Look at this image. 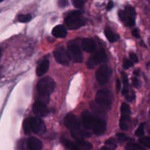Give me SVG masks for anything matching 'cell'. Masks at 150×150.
<instances>
[{
  "instance_id": "6da1fadb",
  "label": "cell",
  "mask_w": 150,
  "mask_h": 150,
  "mask_svg": "<svg viewBox=\"0 0 150 150\" xmlns=\"http://www.w3.org/2000/svg\"><path fill=\"white\" fill-rule=\"evenodd\" d=\"M83 125L87 129H92L96 135H102L106 129V124L105 121L100 118L95 117L88 110H84L81 113Z\"/></svg>"
},
{
  "instance_id": "7a4b0ae2",
  "label": "cell",
  "mask_w": 150,
  "mask_h": 150,
  "mask_svg": "<svg viewBox=\"0 0 150 150\" xmlns=\"http://www.w3.org/2000/svg\"><path fill=\"white\" fill-rule=\"evenodd\" d=\"M64 125L70 129L72 135L78 141H81L83 138L90 136L89 132H86L81 128L79 120L76 116L72 113H69L66 116L64 119Z\"/></svg>"
},
{
  "instance_id": "3957f363",
  "label": "cell",
  "mask_w": 150,
  "mask_h": 150,
  "mask_svg": "<svg viewBox=\"0 0 150 150\" xmlns=\"http://www.w3.org/2000/svg\"><path fill=\"white\" fill-rule=\"evenodd\" d=\"M55 86V82L50 76H45L41 79L37 85V89L39 94V101L46 104L49 101L50 95L54 91Z\"/></svg>"
},
{
  "instance_id": "277c9868",
  "label": "cell",
  "mask_w": 150,
  "mask_h": 150,
  "mask_svg": "<svg viewBox=\"0 0 150 150\" xmlns=\"http://www.w3.org/2000/svg\"><path fill=\"white\" fill-rule=\"evenodd\" d=\"M65 23L69 29H76L85 25L86 19L82 17L80 11H73L66 17Z\"/></svg>"
},
{
  "instance_id": "5b68a950",
  "label": "cell",
  "mask_w": 150,
  "mask_h": 150,
  "mask_svg": "<svg viewBox=\"0 0 150 150\" xmlns=\"http://www.w3.org/2000/svg\"><path fill=\"white\" fill-rule=\"evenodd\" d=\"M95 101L103 110H110L112 103L111 92L108 90H100L97 93Z\"/></svg>"
},
{
  "instance_id": "8992f818",
  "label": "cell",
  "mask_w": 150,
  "mask_h": 150,
  "mask_svg": "<svg viewBox=\"0 0 150 150\" xmlns=\"http://www.w3.org/2000/svg\"><path fill=\"white\" fill-rule=\"evenodd\" d=\"M106 60L107 56L105 50L103 49H100L98 51H95L89 57L87 61V63H86V66H87V67L89 69H92L95 66H96L97 65L100 64L101 63H104L105 61H106Z\"/></svg>"
},
{
  "instance_id": "52a82bcc",
  "label": "cell",
  "mask_w": 150,
  "mask_h": 150,
  "mask_svg": "<svg viewBox=\"0 0 150 150\" xmlns=\"http://www.w3.org/2000/svg\"><path fill=\"white\" fill-rule=\"evenodd\" d=\"M63 144L70 150H91L92 148V144L91 143L81 140L73 142L65 139L63 141Z\"/></svg>"
},
{
  "instance_id": "ba28073f",
  "label": "cell",
  "mask_w": 150,
  "mask_h": 150,
  "mask_svg": "<svg viewBox=\"0 0 150 150\" xmlns=\"http://www.w3.org/2000/svg\"><path fill=\"white\" fill-rule=\"evenodd\" d=\"M111 74H112V70L111 68H109L106 65H103L98 69L96 72L97 80L100 84L103 85L109 80Z\"/></svg>"
},
{
  "instance_id": "9c48e42d",
  "label": "cell",
  "mask_w": 150,
  "mask_h": 150,
  "mask_svg": "<svg viewBox=\"0 0 150 150\" xmlns=\"http://www.w3.org/2000/svg\"><path fill=\"white\" fill-rule=\"evenodd\" d=\"M54 55L56 60L62 65H67L70 62V57L69 53L63 46H59L54 51Z\"/></svg>"
},
{
  "instance_id": "30bf717a",
  "label": "cell",
  "mask_w": 150,
  "mask_h": 150,
  "mask_svg": "<svg viewBox=\"0 0 150 150\" xmlns=\"http://www.w3.org/2000/svg\"><path fill=\"white\" fill-rule=\"evenodd\" d=\"M68 53L70 59L76 63H81L83 61V56H82L81 49L77 44H70L68 46Z\"/></svg>"
},
{
  "instance_id": "8fae6325",
  "label": "cell",
  "mask_w": 150,
  "mask_h": 150,
  "mask_svg": "<svg viewBox=\"0 0 150 150\" xmlns=\"http://www.w3.org/2000/svg\"><path fill=\"white\" fill-rule=\"evenodd\" d=\"M30 122L32 132L35 134L42 135L45 132V125L42 119L38 117L30 118Z\"/></svg>"
},
{
  "instance_id": "7c38bea8",
  "label": "cell",
  "mask_w": 150,
  "mask_h": 150,
  "mask_svg": "<svg viewBox=\"0 0 150 150\" xmlns=\"http://www.w3.org/2000/svg\"><path fill=\"white\" fill-rule=\"evenodd\" d=\"M33 111L36 116L39 117H44L48 115V109L45 103L38 100L33 104Z\"/></svg>"
},
{
  "instance_id": "4fadbf2b",
  "label": "cell",
  "mask_w": 150,
  "mask_h": 150,
  "mask_svg": "<svg viewBox=\"0 0 150 150\" xmlns=\"http://www.w3.org/2000/svg\"><path fill=\"white\" fill-rule=\"evenodd\" d=\"M27 146L30 150H41L42 148V144L40 140L35 137H30L28 139Z\"/></svg>"
},
{
  "instance_id": "5bb4252c",
  "label": "cell",
  "mask_w": 150,
  "mask_h": 150,
  "mask_svg": "<svg viewBox=\"0 0 150 150\" xmlns=\"http://www.w3.org/2000/svg\"><path fill=\"white\" fill-rule=\"evenodd\" d=\"M82 48L86 52H93L96 49V44L92 39L85 38L82 41Z\"/></svg>"
},
{
  "instance_id": "9a60e30c",
  "label": "cell",
  "mask_w": 150,
  "mask_h": 150,
  "mask_svg": "<svg viewBox=\"0 0 150 150\" xmlns=\"http://www.w3.org/2000/svg\"><path fill=\"white\" fill-rule=\"evenodd\" d=\"M52 34L56 38H64L67 35V29L63 25H57L53 29Z\"/></svg>"
},
{
  "instance_id": "2e32d148",
  "label": "cell",
  "mask_w": 150,
  "mask_h": 150,
  "mask_svg": "<svg viewBox=\"0 0 150 150\" xmlns=\"http://www.w3.org/2000/svg\"><path fill=\"white\" fill-rule=\"evenodd\" d=\"M48 68H49V62L48 60H44L43 61L41 62L37 68L36 73L38 76H41L45 74L48 71Z\"/></svg>"
},
{
  "instance_id": "e0dca14e",
  "label": "cell",
  "mask_w": 150,
  "mask_h": 150,
  "mask_svg": "<svg viewBox=\"0 0 150 150\" xmlns=\"http://www.w3.org/2000/svg\"><path fill=\"white\" fill-rule=\"evenodd\" d=\"M105 34L106 38H108L110 42H114L117 41L119 38V35L117 34H115L109 27H106L105 29Z\"/></svg>"
},
{
  "instance_id": "ac0fdd59",
  "label": "cell",
  "mask_w": 150,
  "mask_h": 150,
  "mask_svg": "<svg viewBox=\"0 0 150 150\" xmlns=\"http://www.w3.org/2000/svg\"><path fill=\"white\" fill-rule=\"evenodd\" d=\"M129 119H130V116H126V115H122L121 119H120V128L122 130H127V121H128Z\"/></svg>"
},
{
  "instance_id": "d6986e66",
  "label": "cell",
  "mask_w": 150,
  "mask_h": 150,
  "mask_svg": "<svg viewBox=\"0 0 150 150\" xmlns=\"http://www.w3.org/2000/svg\"><path fill=\"white\" fill-rule=\"evenodd\" d=\"M23 131H24L26 135H29V134H31V132H32V126H31L30 118H28V119H25L23 124Z\"/></svg>"
},
{
  "instance_id": "ffe728a7",
  "label": "cell",
  "mask_w": 150,
  "mask_h": 150,
  "mask_svg": "<svg viewBox=\"0 0 150 150\" xmlns=\"http://www.w3.org/2000/svg\"><path fill=\"white\" fill-rule=\"evenodd\" d=\"M126 150H146L142 146L135 143H128L125 146Z\"/></svg>"
},
{
  "instance_id": "44dd1931",
  "label": "cell",
  "mask_w": 150,
  "mask_h": 150,
  "mask_svg": "<svg viewBox=\"0 0 150 150\" xmlns=\"http://www.w3.org/2000/svg\"><path fill=\"white\" fill-rule=\"evenodd\" d=\"M32 19V16L30 14H21L18 16V21L23 23L29 21Z\"/></svg>"
},
{
  "instance_id": "7402d4cb",
  "label": "cell",
  "mask_w": 150,
  "mask_h": 150,
  "mask_svg": "<svg viewBox=\"0 0 150 150\" xmlns=\"http://www.w3.org/2000/svg\"><path fill=\"white\" fill-rule=\"evenodd\" d=\"M121 113L122 115H126V116H130V106L126 103H123L121 106Z\"/></svg>"
},
{
  "instance_id": "603a6c76",
  "label": "cell",
  "mask_w": 150,
  "mask_h": 150,
  "mask_svg": "<svg viewBox=\"0 0 150 150\" xmlns=\"http://www.w3.org/2000/svg\"><path fill=\"white\" fill-rule=\"evenodd\" d=\"M106 144V146L108 147L111 150H115V149L117 148V142L113 138H110L108 141L105 142Z\"/></svg>"
},
{
  "instance_id": "cb8c5ba5",
  "label": "cell",
  "mask_w": 150,
  "mask_h": 150,
  "mask_svg": "<svg viewBox=\"0 0 150 150\" xmlns=\"http://www.w3.org/2000/svg\"><path fill=\"white\" fill-rule=\"evenodd\" d=\"M139 142L142 144L143 146H144L146 148L150 149V138L149 137H143V138H141L139 139Z\"/></svg>"
},
{
  "instance_id": "d4e9b609",
  "label": "cell",
  "mask_w": 150,
  "mask_h": 150,
  "mask_svg": "<svg viewBox=\"0 0 150 150\" xmlns=\"http://www.w3.org/2000/svg\"><path fill=\"white\" fill-rule=\"evenodd\" d=\"M124 22L125 23V25L127 26H133L135 24V19L133 16H127V19H125Z\"/></svg>"
},
{
  "instance_id": "484cf974",
  "label": "cell",
  "mask_w": 150,
  "mask_h": 150,
  "mask_svg": "<svg viewBox=\"0 0 150 150\" xmlns=\"http://www.w3.org/2000/svg\"><path fill=\"white\" fill-rule=\"evenodd\" d=\"M125 11L126 12L127 16H134L136 15V10H135L134 7H133L132 6L130 5H127L125 7Z\"/></svg>"
},
{
  "instance_id": "4316f807",
  "label": "cell",
  "mask_w": 150,
  "mask_h": 150,
  "mask_svg": "<svg viewBox=\"0 0 150 150\" xmlns=\"http://www.w3.org/2000/svg\"><path fill=\"white\" fill-rule=\"evenodd\" d=\"M144 134V124H141L139 128L136 131V135L139 137L143 136Z\"/></svg>"
},
{
  "instance_id": "83f0119b",
  "label": "cell",
  "mask_w": 150,
  "mask_h": 150,
  "mask_svg": "<svg viewBox=\"0 0 150 150\" xmlns=\"http://www.w3.org/2000/svg\"><path fill=\"white\" fill-rule=\"evenodd\" d=\"M71 1L74 7H77V8H81L83 6L85 0H71Z\"/></svg>"
},
{
  "instance_id": "f1b7e54d",
  "label": "cell",
  "mask_w": 150,
  "mask_h": 150,
  "mask_svg": "<svg viewBox=\"0 0 150 150\" xmlns=\"http://www.w3.org/2000/svg\"><path fill=\"white\" fill-rule=\"evenodd\" d=\"M133 66V63L130 61L128 59H125L124 63H123V66L125 69H129V68L132 67Z\"/></svg>"
},
{
  "instance_id": "f546056e",
  "label": "cell",
  "mask_w": 150,
  "mask_h": 150,
  "mask_svg": "<svg viewBox=\"0 0 150 150\" xmlns=\"http://www.w3.org/2000/svg\"><path fill=\"white\" fill-rule=\"evenodd\" d=\"M117 137H118L120 141H129L130 140V138L129 137H127V135H125L123 133H118L117 134Z\"/></svg>"
},
{
  "instance_id": "4dcf8cb0",
  "label": "cell",
  "mask_w": 150,
  "mask_h": 150,
  "mask_svg": "<svg viewBox=\"0 0 150 150\" xmlns=\"http://www.w3.org/2000/svg\"><path fill=\"white\" fill-rule=\"evenodd\" d=\"M122 81L125 85V87L127 88V86L128 85V77H127V75L125 72L122 73Z\"/></svg>"
},
{
  "instance_id": "1f68e13d",
  "label": "cell",
  "mask_w": 150,
  "mask_h": 150,
  "mask_svg": "<svg viewBox=\"0 0 150 150\" xmlns=\"http://www.w3.org/2000/svg\"><path fill=\"white\" fill-rule=\"evenodd\" d=\"M58 4L59 7H64L68 5V0H59Z\"/></svg>"
},
{
  "instance_id": "d6a6232c",
  "label": "cell",
  "mask_w": 150,
  "mask_h": 150,
  "mask_svg": "<svg viewBox=\"0 0 150 150\" xmlns=\"http://www.w3.org/2000/svg\"><path fill=\"white\" fill-rule=\"evenodd\" d=\"M130 57L133 63H138V62H139V59H138L137 55H136L135 53L130 52Z\"/></svg>"
},
{
  "instance_id": "836d02e7",
  "label": "cell",
  "mask_w": 150,
  "mask_h": 150,
  "mask_svg": "<svg viewBox=\"0 0 150 150\" xmlns=\"http://www.w3.org/2000/svg\"><path fill=\"white\" fill-rule=\"evenodd\" d=\"M133 35L136 38H140V34H139V31L138 29H134L133 30Z\"/></svg>"
},
{
  "instance_id": "e575fe53",
  "label": "cell",
  "mask_w": 150,
  "mask_h": 150,
  "mask_svg": "<svg viewBox=\"0 0 150 150\" xmlns=\"http://www.w3.org/2000/svg\"><path fill=\"white\" fill-rule=\"evenodd\" d=\"M113 7H114V2H113L112 1H108V4H107V7H106L107 10H111V9L113 8Z\"/></svg>"
},
{
  "instance_id": "d590c367",
  "label": "cell",
  "mask_w": 150,
  "mask_h": 150,
  "mask_svg": "<svg viewBox=\"0 0 150 150\" xmlns=\"http://www.w3.org/2000/svg\"><path fill=\"white\" fill-rule=\"evenodd\" d=\"M133 85H134L135 87H136V88H138L139 85V80H138V79L136 77H133Z\"/></svg>"
},
{
  "instance_id": "8d00e7d4",
  "label": "cell",
  "mask_w": 150,
  "mask_h": 150,
  "mask_svg": "<svg viewBox=\"0 0 150 150\" xmlns=\"http://www.w3.org/2000/svg\"><path fill=\"white\" fill-rule=\"evenodd\" d=\"M121 88V82H120V79H117V83H116V89H117V91H119Z\"/></svg>"
},
{
  "instance_id": "74e56055",
  "label": "cell",
  "mask_w": 150,
  "mask_h": 150,
  "mask_svg": "<svg viewBox=\"0 0 150 150\" xmlns=\"http://www.w3.org/2000/svg\"><path fill=\"white\" fill-rule=\"evenodd\" d=\"M122 94L123 95L126 96L128 95V90H127V88H126V87H125V88L122 89Z\"/></svg>"
},
{
  "instance_id": "f35d334b",
  "label": "cell",
  "mask_w": 150,
  "mask_h": 150,
  "mask_svg": "<svg viewBox=\"0 0 150 150\" xmlns=\"http://www.w3.org/2000/svg\"><path fill=\"white\" fill-rule=\"evenodd\" d=\"M139 71H139V69H136V71H134V74L136 75V76H139Z\"/></svg>"
},
{
  "instance_id": "ab89813d",
  "label": "cell",
  "mask_w": 150,
  "mask_h": 150,
  "mask_svg": "<svg viewBox=\"0 0 150 150\" xmlns=\"http://www.w3.org/2000/svg\"><path fill=\"white\" fill-rule=\"evenodd\" d=\"M100 150H111V149L107 146H103L102 148L100 149Z\"/></svg>"
},
{
  "instance_id": "60d3db41",
  "label": "cell",
  "mask_w": 150,
  "mask_h": 150,
  "mask_svg": "<svg viewBox=\"0 0 150 150\" xmlns=\"http://www.w3.org/2000/svg\"><path fill=\"white\" fill-rule=\"evenodd\" d=\"M1 55H2V49H1V47H0V60H1Z\"/></svg>"
},
{
  "instance_id": "b9f144b4",
  "label": "cell",
  "mask_w": 150,
  "mask_h": 150,
  "mask_svg": "<svg viewBox=\"0 0 150 150\" xmlns=\"http://www.w3.org/2000/svg\"><path fill=\"white\" fill-rule=\"evenodd\" d=\"M3 1V0H0V1Z\"/></svg>"
},
{
  "instance_id": "7bdbcfd3",
  "label": "cell",
  "mask_w": 150,
  "mask_h": 150,
  "mask_svg": "<svg viewBox=\"0 0 150 150\" xmlns=\"http://www.w3.org/2000/svg\"><path fill=\"white\" fill-rule=\"evenodd\" d=\"M149 114H150V109H149Z\"/></svg>"
},
{
  "instance_id": "ee69618b",
  "label": "cell",
  "mask_w": 150,
  "mask_h": 150,
  "mask_svg": "<svg viewBox=\"0 0 150 150\" xmlns=\"http://www.w3.org/2000/svg\"><path fill=\"white\" fill-rule=\"evenodd\" d=\"M149 134H150V129H149Z\"/></svg>"
},
{
  "instance_id": "f6af8a7d",
  "label": "cell",
  "mask_w": 150,
  "mask_h": 150,
  "mask_svg": "<svg viewBox=\"0 0 150 150\" xmlns=\"http://www.w3.org/2000/svg\"><path fill=\"white\" fill-rule=\"evenodd\" d=\"M149 2H150V0H149Z\"/></svg>"
}]
</instances>
